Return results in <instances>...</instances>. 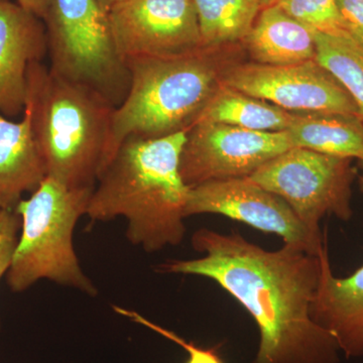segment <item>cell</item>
I'll return each instance as SVG.
<instances>
[{
	"label": "cell",
	"mask_w": 363,
	"mask_h": 363,
	"mask_svg": "<svg viewBox=\"0 0 363 363\" xmlns=\"http://www.w3.org/2000/svg\"><path fill=\"white\" fill-rule=\"evenodd\" d=\"M191 245L201 257L168 259L160 274L212 279L252 317L259 333L252 363H339L333 336L315 322L312 305L319 285L318 255L293 245L267 250L238 230L198 229Z\"/></svg>",
	"instance_id": "6da1fadb"
},
{
	"label": "cell",
	"mask_w": 363,
	"mask_h": 363,
	"mask_svg": "<svg viewBox=\"0 0 363 363\" xmlns=\"http://www.w3.org/2000/svg\"><path fill=\"white\" fill-rule=\"evenodd\" d=\"M187 133L126 138L98 177L86 216L92 222L123 217L126 238L145 252L181 245L190 192L180 172Z\"/></svg>",
	"instance_id": "7a4b0ae2"
},
{
	"label": "cell",
	"mask_w": 363,
	"mask_h": 363,
	"mask_svg": "<svg viewBox=\"0 0 363 363\" xmlns=\"http://www.w3.org/2000/svg\"><path fill=\"white\" fill-rule=\"evenodd\" d=\"M25 109L32 118L47 177L70 188L95 187L108 161L116 107L95 91L37 62L28 69Z\"/></svg>",
	"instance_id": "3957f363"
},
{
	"label": "cell",
	"mask_w": 363,
	"mask_h": 363,
	"mask_svg": "<svg viewBox=\"0 0 363 363\" xmlns=\"http://www.w3.org/2000/svg\"><path fill=\"white\" fill-rule=\"evenodd\" d=\"M223 48H202L174 58L126 62L130 90L112 114L107 164L126 138H162L189 130L218 89L229 67Z\"/></svg>",
	"instance_id": "277c9868"
},
{
	"label": "cell",
	"mask_w": 363,
	"mask_h": 363,
	"mask_svg": "<svg viewBox=\"0 0 363 363\" xmlns=\"http://www.w3.org/2000/svg\"><path fill=\"white\" fill-rule=\"evenodd\" d=\"M93 190L70 188L45 177L30 198L18 202L14 210L21 218L20 238L6 274L11 292H25L48 279L96 297L97 286L83 271L73 241Z\"/></svg>",
	"instance_id": "5b68a950"
},
{
	"label": "cell",
	"mask_w": 363,
	"mask_h": 363,
	"mask_svg": "<svg viewBox=\"0 0 363 363\" xmlns=\"http://www.w3.org/2000/svg\"><path fill=\"white\" fill-rule=\"evenodd\" d=\"M43 21L50 70L95 91L116 108L123 104L130 73L117 50L104 0H52Z\"/></svg>",
	"instance_id": "8992f818"
},
{
	"label": "cell",
	"mask_w": 363,
	"mask_h": 363,
	"mask_svg": "<svg viewBox=\"0 0 363 363\" xmlns=\"http://www.w3.org/2000/svg\"><path fill=\"white\" fill-rule=\"evenodd\" d=\"M353 160L292 147L274 157L250 177L279 196L313 233L321 234L325 216L350 221L352 184L357 176Z\"/></svg>",
	"instance_id": "52a82bcc"
},
{
	"label": "cell",
	"mask_w": 363,
	"mask_h": 363,
	"mask_svg": "<svg viewBox=\"0 0 363 363\" xmlns=\"http://www.w3.org/2000/svg\"><path fill=\"white\" fill-rule=\"evenodd\" d=\"M292 147L286 131L264 133L200 121L189 128L182 149V178L190 188L206 182L250 178Z\"/></svg>",
	"instance_id": "ba28073f"
},
{
	"label": "cell",
	"mask_w": 363,
	"mask_h": 363,
	"mask_svg": "<svg viewBox=\"0 0 363 363\" xmlns=\"http://www.w3.org/2000/svg\"><path fill=\"white\" fill-rule=\"evenodd\" d=\"M199 214H218L242 222L311 255H319L327 242L326 231L313 233L281 198L250 178L206 182L190 188L186 218Z\"/></svg>",
	"instance_id": "9c48e42d"
},
{
	"label": "cell",
	"mask_w": 363,
	"mask_h": 363,
	"mask_svg": "<svg viewBox=\"0 0 363 363\" xmlns=\"http://www.w3.org/2000/svg\"><path fill=\"white\" fill-rule=\"evenodd\" d=\"M221 84L293 113L334 112L359 116L347 91L315 60L286 66L255 62L231 65L224 72Z\"/></svg>",
	"instance_id": "30bf717a"
},
{
	"label": "cell",
	"mask_w": 363,
	"mask_h": 363,
	"mask_svg": "<svg viewBox=\"0 0 363 363\" xmlns=\"http://www.w3.org/2000/svg\"><path fill=\"white\" fill-rule=\"evenodd\" d=\"M111 21L125 63L174 58L202 49L193 0H125L111 6Z\"/></svg>",
	"instance_id": "8fae6325"
},
{
	"label": "cell",
	"mask_w": 363,
	"mask_h": 363,
	"mask_svg": "<svg viewBox=\"0 0 363 363\" xmlns=\"http://www.w3.org/2000/svg\"><path fill=\"white\" fill-rule=\"evenodd\" d=\"M48 55L44 21L11 0H0V112L25 111L28 72Z\"/></svg>",
	"instance_id": "7c38bea8"
},
{
	"label": "cell",
	"mask_w": 363,
	"mask_h": 363,
	"mask_svg": "<svg viewBox=\"0 0 363 363\" xmlns=\"http://www.w3.org/2000/svg\"><path fill=\"white\" fill-rule=\"evenodd\" d=\"M320 262L312 316L333 336L346 357H363V264L346 278L334 276L327 242L320 252Z\"/></svg>",
	"instance_id": "4fadbf2b"
},
{
	"label": "cell",
	"mask_w": 363,
	"mask_h": 363,
	"mask_svg": "<svg viewBox=\"0 0 363 363\" xmlns=\"http://www.w3.org/2000/svg\"><path fill=\"white\" fill-rule=\"evenodd\" d=\"M47 177L30 112L20 123L0 112V208L14 210L25 193L37 190Z\"/></svg>",
	"instance_id": "5bb4252c"
},
{
	"label": "cell",
	"mask_w": 363,
	"mask_h": 363,
	"mask_svg": "<svg viewBox=\"0 0 363 363\" xmlns=\"http://www.w3.org/2000/svg\"><path fill=\"white\" fill-rule=\"evenodd\" d=\"M255 63L286 66L315 60L314 28L277 4L264 7L245 40Z\"/></svg>",
	"instance_id": "9a60e30c"
},
{
	"label": "cell",
	"mask_w": 363,
	"mask_h": 363,
	"mask_svg": "<svg viewBox=\"0 0 363 363\" xmlns=\"http://www.w3.org/2000/svg\"><path fill=\"white\" fill-rule=\"evenodd\" d=\"M286 131L293 147L363 160V121L354 114L297 113Z\"/></svg>",
	"instance_id": "2e32d148"
},
{
	"label": "cell",
	"mask_w": 363,
	"mask_h": 363,
	"mask_svg": "<svg viewBox=\"0 0 363 363\" xmlns=\"http://www.w3.org/2000/svg\"><path fill=\"white\" fill-rule=\"evenodd\" d=\"M296 114L220 84L194 124L210 121L248 130L279 133L290 128Z\"/></svg>",
	"instance_id": "e0dca14e"
},
{
	"label": "cell",
	"mask_w": 363,
	"mask_h": 363,
	"mask_svg": "<svg viewBox=\"0 0 363 363\" xmlns=\"http://www.w3.org/2000/svg\"><path fill=\"white\" fill-rule=\"evenodd\" d=\"M193 4L204 49L247 39L262 9L259 0H193Z\"/></svg>",
	"instance_id": "ac0fdd59"
},
{
	"label": "cell",
	"mask_w": 363,
	"mask_h": 363,
	"mask_svg": "<svg viewBox=\"0 0 363 363\" xmlns=\"http://www.w3.org/2000/svg\"><path fill=\"white\" fill-rule=\"evenodd\" d=\"M315 61L333 76L357 105L363 121V42L350 33L330 35L314 30Z\"/></svg>",
	"instance_id": "d6986e66"
},
{
	"label": "cell",
	"mask_w": 363,
	"mask_h": 363,
	"mask_svg": "<svg viewBox=\"0 0 363 363\" xmlns=\"http://www.w3.org/2000/svg\"><path fill=\"white\" fill-rule=\"evenodd\" d=\"M274 4L318 32L330 35L348 33L337 0H277Z\"/></svg>",
	"instance_id": "ffe728a7"
},
{
	"label": "cell",
	"mask_w": 363,
	"mask_h": 363,
	"mask_svg": "<svg viewBox=\"0 0 363 363\" xmlns=\"http://www.w3.org/2000/svg\"><path fill=\"white\" fill-rule=\"evenodd\" d=\"M112 309L116 314L128 318L133 323L142 325L145 328L156 332L162 337L181 346L188 353V359L185 363H225L223 358L221 357L220 353H219V346L209 348L201 347V346H198L192 341H187L186 339L181 337L175 332L169 330L161 325L150 321L147 318L143 316L142 314L135 311V310L126 309V308L116 305L112 306Z\"/></svg>",
	"instance_id": "44dd1931"
},
{
	"label": "cell",
	"mask_w": 363,
	"mask_h": 363,
	"mask_svg": "<svg viewBox=\"0 0 363 363\" xmlns=\"http://www.w3.org/2000/svg\"><path fill=\"white\" fill-rule=\"evenodd\" d=\"M21 228V218L16 210L0 208V279L11 267Z\"/></svg>",
	"instance_id": "7402d4cb"
},
{
	"label": "cell",
	"mask_w": 363,
	"mask_h": 363,
	"mask_svg": "<svg viewBox=\"0 0 363 363\" xmlns=\"http://www.w3.org/2000/svg\"><path fill=\"white\" fill-rule=\"evenodd\" d=\"M346 30L363 42V0H337Z\"/></svg>",
	"instance_id": "603a6c76"
},
{
	"label": "cell",
	"mask_w": 363,
	"mask_h": 363,
	"mask_svg": "<svg viewBox=\"0 0 363 363\" xmlns=\"http://www.w3.org/2000/svg\"><path fill=\"white\" fill-rule=\"evenodd\" d=\"M51 2L52 0H16V4L42 20L47 13Z\"/></svg>",
	"instance_id": "cb8c5ba5"
},
{
	"label": "cell",
	"mask_w": 363,
	"mask_h": 363,
	"mask_svg": "<svg viewBox=\"0 0 363 363\" xmlns=\"http://www.w3.org/2000/svg\"><path fill=\"white\" fill-rule=\"evenodd\" d=\"M358 162H359V164H358L359 172H357L358 184H359L360 191L363 193V160Z\"/></svg>",
	"instance_id": "d4e9b609"
},
{
	"label": "cell",
	"mask_w": 363,
	"mask_h": 363,
	"mask_svg": "<svg viewBox=\"0 0 363 363\" xmlns=\"http://www.w3.org/2000/svg\"><path fill=\"white\" fill-rule=\"evenodd\" d=\"M260 4H262V9L266 6H272V4H274L277 2V0H259Z\"/></svg>",
	"instance_id": "484cf974"
},
{
	"label": "cell",
	"mask_w": 363,
	"mask_h": 363,
	"mask_svg": "<svg viewBox=\"0 0 363 363\" xmlns=\"http://www.w3.org/2000/svg\"><path fill=\"white\" fill-rule=\"evenodd\" d=\"M105 4L109 7L114 6V4H121V2L125 1V0H104Z\"/></svg>",
	"instance_id": "4316f807"
}]
</instances>
